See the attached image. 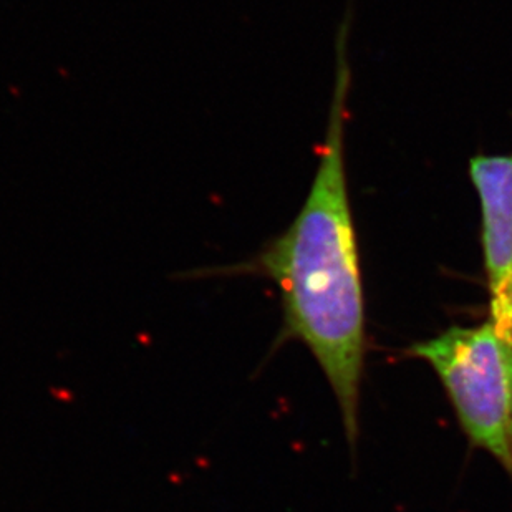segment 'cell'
Wrapping results in <instances>:
<instances>
[{
  "label": "cell",
  "mask_w": 512,
  "mask_h": 512,
  "mask_svg": "<svg viewBox=\"0 0 512 512\" xmlns=\"http://www.w3.org/2000/svg\"><path fill=\"white\" fill-rule=\"evenodd\" d=\"M342 30L329 125L304 206L289 228L256 257L193 276H262L277 285L284 309L282 339L300 340L319 362L339 400L347 438L353 441L365 355V310L345 173L350 70Z\"/></svg>",
  "instance_id": "6da1fadb"
},
{
  "label": "cell",
  "mask_w": 512,
  "mask_h": 512,
  "mask_svg": "<svg viewBox=\"0 0 512 512\" xmlns=\"http://www.w3.org/2000/svg\"><path fill=\"white\" fill-rule=\"evenodd\" d=\"M413 353L440 377L468 440L512 474V339L488 320L416 343Z\"/></svg>",
  "instance_id": "7a4b0ae2"
},
{
  "label": "cell",
  "mask_w": 512,
  "mask_h": 512,
  "mask_svg": "<svg viewBox=\"0 0 512 512\" xmlns=\"http://www.w3.org/2000/svg\"><path fill=\"white\" fill-rule=\"evenodd\" d=\"M469 174L483 216L491 322L512 339V153L476 156L469 163Z\"/></svg>",
  "instance_id": "3957f363"
}]
</instances>
